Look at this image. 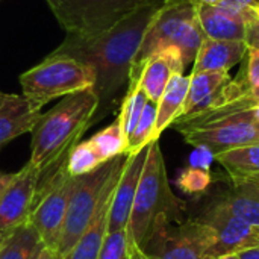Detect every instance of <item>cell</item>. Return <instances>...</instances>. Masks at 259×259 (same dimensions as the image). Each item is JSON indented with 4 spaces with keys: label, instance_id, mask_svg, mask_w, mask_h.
Returning <instances> with one entry per match:
<instances>
[{
    "label": "cell",
    "instance_id": "cell-9",
    "mask_svg": "<svg viewBox=\"0 0 259 259\" xmlns=\"http://www.w3.org/2000/svg\"><path fill=\"white\" fill-rule=\"evenodd\" d=\"M214 231L197 219L168 225L149 240L144 250L153 259H211Z\"/></svg>",
    "mask_w": 259,
    "mask_h": 259
},
{
    "label": "cell",
    "instance_id": "cell-24",
    "mask_svg": "<svg viewBox=\"0 0 259 259\" xmlns=\"http://www.w3.org/2000/svg\"><path fill=\"white\" fill-rule=\"evenodd\" d=\"M103 159L99 156L97 150L93 147L90 140L87 141H79L77 144L73 146V149L68 152L67 159H65V167L70 175L73 176H80L85 173H90L100 167Z\"/></svg>",
    "mask_w": 259,
    "mask_h": 259
},
{
    "label": "cell",
    "instance_id": "cell-30",
    "mask_svg": "<svg viewBox=\"0 0 259 259\" xmlns=\"http://www.w3.org/2000/svg\"><path fill=\"white\" fill-rule=\"evenodd\" d=\"M256 3H259V0H222L219 5L231 12L247 17V11Z\"/></svg>",
    "mask_w": 259,
    "mask_h": 259
},
{
    "label": "cell",
    "instance_id": "cell-19",
    "mask_svg": "<svg viewBox=\"0 0 259 259\" xmlns=\"http://www.w3.org/2000/svg\"><path fill=\"white\" fill-rule=\"evenodd\" d=\"M235 215L259 228V178L232 182L219 197Z\"/></svg>",
    "mask_w": 259,
    "mask_h": 259
},
{
    "label": "cell",
    "instance_id": "cell-37",
    "mask_svg": "<svg viewBox=\"0 0 259 259\" xmlns=\"http://www.w3.org/2000/svg\"><path fill=\"white\" fill-rule=\"evenodd\" d=\"M9 234H11V231H0V249H2V246L5 244V241L8 240Z\"/></svg>",
    "mask_w": 259,
    "mask_h": 259
},
{
    "label": "cell",
    "instance_id": "cell-38",
    "mask_svg": "<svg viewBox=\"0 0 259 259\" xmlns=\"http://www.w3.org/2000/svg\"><path fill=\"white\" fill-rule=\"evenodd\" d=\"M170 0H143V3H149V5H156V6H161L164 3H167Z\"/></svg>",
    "mask_w": 259,
    "mask_h": 259
},
{
    "label": "cell",
    "instance_id": "cell-36",
    "mask_svg": "<svg viewBox=\"0 0 259 259\" xmlns=\"http://www.w3.org/2000/svg\"><path fill=\"white\" fill-rule=\"evenodd\" d=\"M247 14H250L252 17H255V18H258L259 20V3L253 5V6L247 11Z\"/></svg>",
    "mask_w": 259,
    "mask_h": 259
},
{
    "label": "cell",
    "instance_id": "cell-27",
    "mask_svg": "<svg viewBox=\"0 0 259 259\" xmlns=\"http://www.w3.org/2000/svg\"><path fill=\"white\" fill-rule=\"evenodd\" d=\"M209 184H211L209 171L205 168H199V167H188L178 178L179 188L193 196L205 193Z\"/></svg>",
    "mask_w": 259,
    "mask_h": 259
},
{
    "label": "cell",
    "instance_id": "cell-21",
    "mask_svg": "<svg viewBox=\"0 0 259 259\" xmlns=\"http://www.w3.org/2000/svg\"><path fill=\"white\" fill-rule=\"evenodd\" d=\"M44 243L30 223H24L11 231L0 249V259H36Z\"/></svg>",
    "mask_w": 259,
    "mask_h": 259
},
{
    "label": "cell",
    "instance_id": "cell-7",
    "mask_svg": "<svg viewBox=\"0 0 259 259\" xmlns=\"http://www.w3.org/2000/svg\"><path fill=\"white\" fill-rule=\"evenodd\" d=\"M67 35L88 38L100 35L129 14L143 0H46Z\"/></svg>",
    "mask_w": 259,
    "mask_h": 259
},
{
    "label": "cell",
    "instance_id": "cell-5",
    "mask_svg": "<svg viewBox=\"0 0 259 259\" xmlns=\"http://www.w3.org/2000/svg\"><path fill=\"white\" fill-rule=\"evenodd\" d=\"M94 82L96 76L90 65L62 55H49L20 76L23 96L38 108L55 99L93 88Z\"/></svg>",
    "mask_w": 259,
    "mask_h": 259
},
{
    "label": "cell",
    "instance_id": "cell-12",
    "mask_svg": "<svg viewBox=\"0 0 259 259\" xmlns=\"http://www.w3.org/2000/svg\"><path fill=\"white\" fill-rule=\"evenodd\" d=\"M149 146L143 147L141 150L127 155L121 175L118 178V182L114 190L111 209H109V223H108V232L127 229L134 199L137 194V188L140 184V178L143 173V167L146 162Z\"/></svg>",
    "mask_w": 259,
    "mask_h": 259
},
{
    "label": "cell",
    "instance_id": "cell-2",
    "mask_svg": "<svg viewBox=\"0 0 259 259\" xmlns=\"http://www.w3.org/2000/svg\"><path fill=\"white\" fill-rule=\"evenodd\" d=\"M99 100L93 88L80 90L59 100L49 112H41L30 131V159L41 173L58 164L93 126Z\"/></svg>",
    "mask_w": 259,
    "mask_h": 259
},
{
    "label": "cell",
    "instance_id": "cell-15",
    "mask_svg": "<svg viewBox=\"0 0 259 259\" xmlns=\"http://www.w3.org/2000/svg\"><path fill=\"white\" fill-rule=\"evenodd\" d=\"M41 108L23 94L0 93V152L15 138L33 129Z\"/></svg>",
    "mask_w": 259,
    "mask_h": 259
},
{
    "label": "cell",
    "instance_id": "cell-1",
    "mask_svg": "<svg viewBox=\"0 0 259 259\" xmlns=\"http://www.w3.org/2000/svg\"><path fill=\"white\" fill-rule=\"evenodd\" d=\"M158 8L143 3L114 27L96 36L67 35L50 53L77 59L93 68L96 76L93 90L99 100L93 124L121 105V94L127 88L134 59Z\"/></svg>",
    "mask_w": 259,
    "mask_h": 259
},
{
    "label": "cell",
    "instance_id": "cell-20",
    "mask_svg": "<svg viewBox=\"0 0 259 259\" xmlns=\"http://www.w3.org/2000/svg\"><path fill=\"white\" fill-rule=\"evenodd\" d=\"M214 159L228 171L232 182L259 178V143L217 153Z\"/></svg>",
    "mask_w": 259,
    "mask_h": 259
},
{
    "label": "cell",
    "instance_id": "cell-3",
    "mask_svg": "<svg viewBox=\"0 0 259 259\" xmlns=\"http://www.w3.org/2000/svg\"><path fill=\"white\" fill-rule=\"evenodd\" d=\"M185 205L170 188L159 140L149 144L146 162L127 225L132 241L141 249L159 229L184 222Z\"/></svg>",
    "mask_w": 259,
    "mask_h": 259
},
{
    "label": "cell",
    "instance_id": "cell-8",
    "mask_svg": "<svg viewBox=\"0 0 259 259\" xmlns=\"http://www.w3.org/2000/svg\"><path fill=\"white\" fill-rule=\"evenodd\" d=\"M126 156L127 155H120L114 159L106 161L105 164H102L90 173L74 176L67 217L58 246V252L62 258L87 229L88 223L91 222L99 206L108 179L126 161Z\"/></svg>",
    "mask_w": 259,
    "mask_h": 259
},
{
    "label": "cell",
    "instance_id": "cell-26",
    "mask_svg": "<svg viewBox=\"0 0 259 259\" xmlns=\"http://www.w3.org/2000/svg\"><path fill=\"white\" fill-rule=\"evenodd\" d=\"M131 237L127 229L108 232L97 259H129Z\"/></svg>",
    "mask_w": 259,
    "mask_h": 259
},
{
    "label": "cell",
    "instance_id": "cell-16",
    "mask_svg": "<svg viewBox=\"0 0 259 259\" xmlns=\"http://www.w3.org/2000/svg\"><path fill=\"white\" fill-rule=\"evenodd\" d=\"M249 46L246 41H226L205 38L196 59L193 62L191 73L202 71H220L228 73L232 67L244 59Z\"/></svg>",
    "mask_w": 259,
    "mask_h": 259
},
{
    "label": "cell",
    "instance_id": "cell-10",
    "mask_svg": "<svg viewBox=\"0 0 259 259\" xmlns=\"http://www.w3.org/2000/svg\"><path fill=\"white\" fill-rule=\"evenodd\" d=\"M197 220L208 225L215 234L211 259L259 246V228L235 215L220 199L212 200Z\"/></svg>",
    "mask_w": 259,
    "mask_h": 259
},
{
    "label": "cell",
    "instance_id": "cell-35",
    "mask_svg": "<svg viewBox=\"0 0 259 259\" xmlns=\"http://www.w3.org/2000/svg\"><path fill=\"white\" fill-rule=\"evenodd\" d=\"M194 5H219L222 0H191Z\"/></svg>",
    "mask_w": 259,
    "mask_h": 259
},
{
    "label": "cell",
    "instance_id": "cell-4",
    "mask_svg": "<svg viewBox=\"0 0 259 259\" xmlns=\"http://www.w3.org/2000/svg\"><path fill=\"white\" fill-rule=\"evenodd\" d=\"M205 38L196 5L191 0H170L161 5L144 32L132 64L131 77H138L146 61L170 46L182 52L187 65L194 62Z\"/></svg>",
    "mask_w": 259,
    "mask_h": 259
},
{
    "label": "cell",
    "instance_id": "cell-13",
    "mask_svg": "<svg viewBox=\"0 0 259 259\" xmlns=\"http://www.w3.org/2000/svg\"><path fill=\"white\" fill-rule=\"evenodd\" d=\"M127 158V156H126ZM124 162L111 175V178L108 179L105 190L102 193L99 206L91 219V222L88 223L87 229L83 231V234L79 237V240L74 243V246L64 255L62 259H97L103 240L108 234V223H109V209H111V202H112V196H114V190L115 185L118 182V178L121 175Z\"/></svg>",
    "mask_w": 259,
    "mask_h": 259
},
{
    "label": "cell",
    "instance_id": "cell-25",
    "mask_svg": "<svg viewBox=\"0 0 259 259\" xmlns=\"http://www.w3.org/2000/svg\"><path fill=\"white\" fill-rule=\"evenodd\" d=\"M155 123H156V103L152 100H147L134 132L127 138L126 155H132V153L141 150L143 147L149 146L153 141Z\"/></svg>",
    "mask_w": 259,
    "mask_h": 259
},
{
    "label": "cell",
    "instance_id": "cell-17",
    "mask_svg": "<svg viewBox=\"0 0 259 259\" xmlns=\"http://www.w3.org/2000/svg\"><path fill=\"white\" fill-rule=\"evenodd\" d=\"M196 11L206 38L246 41L247 17L231 12L220 5H196Z\"/></svg>",
    "mask_w": 259,
    "mask_h": 259
},
{
    "label": "cell",
    "instance_id": "cell-11",
    "mask_svg": "<svg viewBox=\"0 0 259 259\" xmlns=\"http://www.w3.org/2000/svg\"><path fill=\"white\" fill-rule=\"evenodd\" d=\"M39 178L41 171L32 162L14 173L12 181L0 196V231H14L29 222Z\"/></svg>",
    "mask_w": 259,
    "mask_h": 259
},
{
    "label": "cell",
    "instance_id": "cell-33",
    "mask_svg": "<svg viewBox=\"0 0 259 259\" xmlns=\"http://www.w3.org/2000/svg\"><path fill=\"white\" fill-rule=\"evenodd\" d=\"M12 178H14V173H5V171L0 170V196L3 194V191L9 185V182L12 181Z\"/></svg>",
    "mask_w": 259,
    "mask_h": 259
},
{
    "label": "cell",
    "instance_id": "cell-22",
    "mask_svg": "<svg viewBox=\"0 0 259 259\" xmlns=\"http://www.w3.org/2000/svg\"><path fill=\"white\" fill-rule=\"evenodd\" d=\"M90 143L97 150L99 156L103 162L114 159L120 155H126L127 149V137L123 131L121 121L117 117L109 126L99 131L96 135L90 138Z\"/></svg>",
    "mask_w": 259,
    "mask_h": 259
},
{
    "label": "cell",
    "instance_id": "cell-32",
    "mask_svg": "<svg viewBox=\"0 0 259 259\" xmlns=\"http://www.w3.org/2000/svg\"><path fill=\"white\" fill-rule=\"evenodd\" d=\"M36 259H62V256L59 255L58 250L44 246V247L41 249V252H39V255H38V258Z\"/></svg>",
    "mask_w": 259,
    "mask_h": 259
},
{
    "label": "cell",
    "instance_id": "cell-29",
    "mask_svg": "<svg viewBox=\"0 0 259 259\" xmlns=\"http://www.w3.org/2000/svg\"><path fill=\"white\" fill-rule=\"evenodd\" d=\"M246 42L252 49L259 50V20L247 14L246 20Z\"/></svg>",
    "mask_w": 259,
    "mask_h": 259
},
{
    "label": "cell",
    "instance_id": "cell-6",
    "mask_svg": "<svg viewBox=\"0 0 259 259\" xmlns=\"http://www.w3.org/2000/svg\"><path fill=\"white\" fill-rule=\"evenodd\" d=\"M67 155L58 164L41 173L35 205L29 217L30 226L36 231L44 246L55 250L59 246L74 184V176L65 167Z\"/></svg>",
    "mask_w": 259,
    "mask_h": 259
},
{
    "label": "cell",
    "instance_id": "cell-23",
    "mask_svg": "<svg viewBox=\"0 0 259 259\" xmlns=\"http://www.w3.org/2000/svg\"><path fill=\"white\" fill-rule=\"evenodd\" d=\"M147 100H149L147 96L138 85V79H135V77L129 79L126 93H124L121 105H120V114H118V118L121 121L123 131L127 138L134 132Z\"/></svg>",
    "mask_w": 259,
    "mask_h": 259
},
{
    "label": "cell",
    "instance_id": "cell-31",
    "mask_svg": "<svg viewBox=\"0 0 259 259\" xmlns=\"http://www.w3.org/2000/svg\"><path fill=\"white\" fill-rule=\"evenodd\" d=\"M129 259H153L144 249H141L135 241L131 240L129 246Z\"/></svg>",
    "mask_w": 259,
    "mask_h": 259
},
{
    "label": "cell",
    "instance_id": "cell-18",
    "mask_svg": "<svg viewBox=\"0 0 259 259\" xmlns=\"http://www.w3.org/2000/svg\"><path fill=\"white\" fill-rule=\"evenodd\" d=\"M190 87V74H175L165 87L159 102L156 103V123L153 131V140H159L161 134L181 117L187 93Z\"/></svg>",
    "mask_w": 259,
    "mask_h": 259
},
{
    "label": "cell",
    "instance_id": "cell-28",
    "mask_svg": "<svg viewBox=\"0 0 259 259\" xmlns=\"http://www.w3.org/2000/svg\"><path fill=\"white\" fill-rule=\"evenodd\" d=\"M246 87L252 100L259 106V50L249 47L247 50V73Z\"/></svg>",
    "mask_w": 259,
    "mask_h": 259
},
{
    "label": "cell",
    "instance_id": "cell-39",
    "mask_svg": "<svg viewBox=\"0 0 259 259\" xmlns=\"http://www.w3.org/2000/svg\"><path fill=\"white\" fill-rule=\"evenodd\" d=\"M215 259H240L238 253H231V255H223V256H219Z\"/></svg>",
    "mask_w": 259,
    "mask_h": 259
},
{
    "label": "cell",
    "instance_id": "cell-34",
    "mask_svg": "<svg viewBox=\"0 0 259 259\" xmlns=\"http://www.w3.org/2000/svg\"><path fill=\"white\" fill-rule=\"evenodd\" d=\"M238 256H240V259H259V246L240 252Z\"/></svg>",
    "mask_w": 259,
    "mask_h": 259
},
{
    "label": "cell",
    "instance_id": "cell-14",
    "mask_svg": "<svg viewBox=\"0 0 259 259\" xmlns=\"http://www.w3.org/2000/svg\"><path fill=\"white\" fill-rule=\"evenodd\" d=\"M185 61L178 47H165L146 61L138 77V85L149 100L158 103L165 87L175 74H184ZM132 79V77H131Z\"/></svg>",
    "mask_w": 259,
    "mask_h": 259
}]
</instances>
